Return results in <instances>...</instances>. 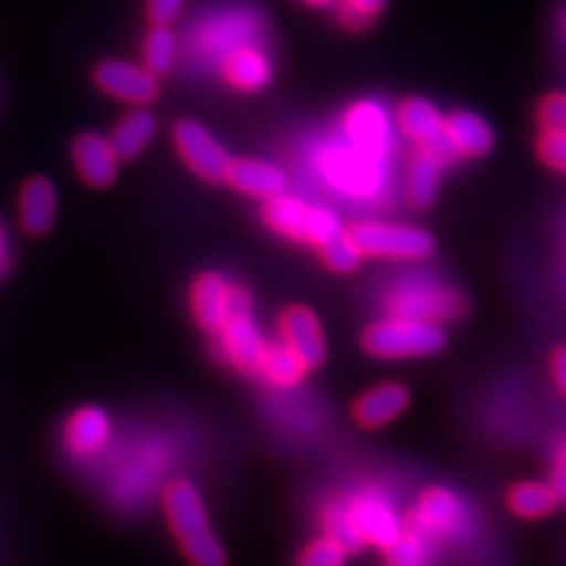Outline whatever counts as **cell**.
Returning <instances> with one entry per match:
<instances>
[{
  "instance_id": "24",
  "label": "cell",
  "mask_w": 566,
  "mask_h": 566,
  "mask_svg": "<svg viewBox=\"0 0 566 566\" xmlns=\"http://www.w3.org/2000/svg\"><path fill=\"white\" fill-rule=\"evenodd\" d=\"M156 130H158L156 116L147 112L145 106H135L130 114H126L116 123L109 135V142L120 161H133V158H137L149 147Z\"/></svg>"
},
{
  "instance_id": "35",
  "label": "cell",
  "mask_w": 566,
  "mask_h": 566,
  "mask_svg": "<svg viewBox=\"0 0 566 566\" xmlns=\"http://www.w3.org/2000/svg\"><path fill=\"white\" fill-rule=\"evenodd\" d=\"M551 486L555 489L557 499L562 505H566V437L559 441L555 455H553V465H551Z\"/></svg>"
},
{
  "instance_id": "12",
  "label": "cell",
  "mask_w": 566,
  "mask_h": 566,
  "mask_svg": "<svg viewBox=\"0 0 566 566\" xmlns=\"http://www.w3.org/2000/svg\"><path fill=\"white\" fill-rule=\"evenodd\" d=\"M216 335L218 352L229 366H234L243 376H262L270 345L264 343V335L251 314L237 312Z\"/></svg>"
},
{
  "instance_id": "4",
  "label": "cell",
  "mask_w": 566,
  "mask_h": 566,
  "mask_svg": "<svg viewBox=\"0 0 566 566\" xmlns=\"http://www.w3.org/2000/svg\"><path fill=\"white\" fill-rule=\"evenodd\" d=\"M262 220L270 224L272 232L316 248L345 234L343 222L333 210L310 206L295 197H286V193L268 201L262 210Z\"/></svg>"
},
{
  "instance_id": "31",
  "label": "cell",
  "mask_w": 566,
  "mask_h": 566,
  "mask_svg": "<svg viewBox=\"0 0 566 566\" xmlns=\"http://www.w3.org/2000/svg\"><path fill=\"white\" fill-rule=\"evenodd\" d=\"M385 6L387 0H338V14L347 29L361 31L376 20Z\"/></svg>"
},
{
  "instance_id": "26",
  "label": "cell",
  "mask_w": 566,
  "mask_h": 566,
  "mask_svg": "<svg viewBox=\"0 0 566 566\" xmlns=\"http://www.w3.org/2000/svg\"><path fill=\"white\" fill-rule=\"evenodd\" d=\"M175 55L177 41L170 27L151 24V29L145 35V43H142V64H145L156 78H161L172 71Z\"/></svg>"
},
{
  "instance_id": "14",
  "label": "cell",
  "mask_w": 566,
  "mask_h": 566,
  "mask_svg": "<svg viewBox=\"0 0 566 566\" xmlns=\"http://www.w3.org/2000/svg\"><path fill=\"white\" fill-rule=\"evenodd\" d=\"M57 187L48 175H29L17 193V218L27 237H45L57 220Z\"/></svg>"
},
{
  "instance_id": "20",
  "label": "cell",
  "mask_w": 566,
  "mask_h": 566,
  "mask_svg": "<svg viewBox=\"0 0 566 566\" xmlns=\"http://www.w3.org/2000/svg\"><path fill=\"white\" fill-rule=\"evenodd\" d=\"M224 182L248 197L270 201L286 193L289 177L276 164L260 161V158H237L229 166Z\"/></svg>"
},
{
  "instance_id": "19",
  "label": "cell",
  "mask_w": 566,
  "mask_h": 566,
  "mask_svg": "<svg viewBox=\"0 0 566 566\" xmlns=\"http://www.w3.org/2000/svg\"><path fill=\"white\" fill-rule=\"evenodd\" d=\"M220 69L224 81L241 93L264 91L274 76L272 60L255 43H245L224 52L220 57Z\"/></svg>"
},
{
  "instance_id": "11",
  "label": "cell",
  "mask_w": 566,
  "mask_h": 566,
  "mask_svg": "<svg viewBox=\"0 0 566 566\" xmlns=\"http://www.w3.org/2000/svg\"><path fill=\"white\" fill-rule=\"evenodd\" d=\"M392 316L418 318V322L439 324L444 318H455L465 312V297L453 289L437 286L428 281H413L401 286L389 300Z\"/></svg>"
},
{
  "instance_id": "3",
  "label": "cell",
  "mask_w": 566,
  "mask_h": 566,
  "mask_svg": "<svg viewBox=\"0 0 566 566\" xmlns=\"http://www.w3.org/2000/svg\"><path fill=\"white\" fill-rule=\"evenodd\" d=\"M364 349L376 359H418L447 347V333L439 324L418 322V318L389 316L370 324L361 335Z\"/></svg>"
},
{
  "instance_id": "2",
  "label": "cell",
  "mask_w": 566,
  "mask_h": 566,
  "mask_svg": "<svg viewBox=\"0 0 566 566\" xmlns=\"http://www.w3.org/2000/svg\"><path fill=\"white\" fill-rule=\"evenodd\" d=\"M164 515L189 566H227V553L210 526L199 489L189 480H172L161 495Z\"/></svg>"
},
{
  "instance_id": "29",
  "label": "cell",
  "mask_w": 566,
  "mask_h": 566,
  "mask_svg": "<svg viewBox=\"0 0 566 566\" xmlns=\"http://www.w3.org/2000/svg\"><path fill=\"white\" fill-rule=\"evenodd\" d=\"M349 555V547L343 541L322 534L305 543L295 557V566H345Z\"/></svg>"
},
{
  "instance_id": "39",
  "label": "cell",
  "mask_w": 566,
  "mask_h": 566,
  "mask_svg": "<svg viewBox=\"0 0 566 566\" xmlns=\"http://www.w3.org/2000/svg\"><path fill=\"white\" fill-rule=\"evenodd\" d=\"M564 20H566V17H564ZM564 29H566V22H564Z\"/></svg>"
},
{
  "instance_id": "16",
  "label": "cell",
  "mask_w": 566,
  "mask_h": 566,
  "mask_svg": "<svg viewBox=\"0 0 566 566\" xmlns=\"http://www.w3.org/2000/svg\"><path fill=\"white\" fill-rule=\"evenodd\" d=\"M343 130L352 147L385 161L389 145H392V128H389V118L380 104L370 99L352 104L343 118Z\"/></svg>"
},
{
  "instance_id": "33",
  "label": "cell",
  "mask_w": 566,
  "mask_h": 566,
  "mask_svg": "<svg viewBox=\"0 0 566 566\" xmlns=\"http://www.w3.org/2000/svg\"><path fill=\"white\" fill-rule=\"evenodd\" d=\"M543 130H566V93H551L538 106Z\"/></svg>"
},
{
  "instance_id": "10",
  "label": "cell",
  "mask_w": 566,
  "mask_h": 566,
  "mask_svg": "<svg viewBox=\"0 0 566 566\" xmlns=\"http://www.w3.org/2000/svg\"><path fill=\"white\" fill-rule=\"evenodd\" d=\"M93 81L106 97L130 106H147L161 95L158 78L145 64H133L118 57L97 62L93 69Z\"/></svg>"
},
{
  "instance_id": "27",
  "label": "cell",
  "mask_w": 566,
  "mask_h": 566,
  "mask_svg": "<svg viewBox=\"0 0 566 566\" xmlns=\"http://www.w3.org/2000/svg\"><path fill=\"white\" fill-rule=\"evenodd\" d=\"M307 374L310 368L295 357V352H291L283 343L270 345L268 359H264L262 366V378H268L276 387H295L305 380Z\"/></svg>"
},
{
  "instance_id": "6",
  "label": "cell",
  "mask_w": 566,
  "mask_h": 566,
  "mask_svg": "<svg viewBox=\"0 0 566 566\" xmlns=\"http://www.w3.org/2000/svg\"><path fill=\"white\" fill-rule=\"evenodd\" d=\"M403 524L416 528L428 541H453L468 531V510L451 489H424Z\"/></svg>"
},
{
  "instance_id": "1",
  "label": "cell",
  "mask_w": 566,
  "mask_h": 566,
  "mask_svg": "<svg viewBox=\"0 0 566 566\" xmlns=\"http://www.w3.org/2000/svg\"><path fill=\"white\" fill-rule=\"evenodd\" d=\"M318 520L324 524V534L343 541L349 553L364 547H378L385 553L403 531V520L397 517L395 507L376 486H364L345 501L326 505Z\"/></svg>"
},
{
  "instance_id": "17",
  "label": "cell",
  "mask_w": 566,
  "mask_h": 566,
  "mask_svg": "<svg viewBox=\"0 0 566 566\" xmlns=\"http://www.w3.org/2000/svg\"><path fill=\"white\" fill-rule=\"evenodd\" d=\"M114 434V422L99 406H81L64 422V447L66 451L87 460L99 455L106 447H109Z\"/></svg>"
},
{
  "instance_id": "9",
  "label": "cell",
  "mask_w": 566,
  "mask_h": 566,
  "mask_svg": "<svg viewBox=\"0 0 566 566\" xmlns=\"http://www.w3.org/2000/svg\"><path fill=\"white\" fill-rule=\"evenodd\" d=\"M380 158L352 147L349 142L322 154V170L326 180L352 197H374L382 185Z\"/></svg>"
},
{
  "instance_id": "37",
  "label": "cell",
  "mask_w": 566,
  "mask_h": 566,
  "mask_svg": "<svg viewBox=\"0 0 566 566\" xmlns=\"http://www.w3.org/2000/svg\"><path fill=\"white\" fill-rule=\"evenodd\" d=\"M8 255V232H6V224L0 222V264L6 262Z\"/></svg>"
},
{
  "instance_id": "30",
  "label": "cell",
  "mask_w": 566,
  "mask_h": 566,
  "mask_svg": "<svg viewBox=\"0 0 566 566\" xmlns=\"http://www.w3.org/2000/svg\"><path fill=\"white\" fill-rule=\"evenodd\" d=\"M322 251V260L326 268L335 274H349L354 270H359V264L364 260V253L359 251V245L354 243V239L345 232L338 239H333L331 243L318 248Z\"/></svg>"
},
{
  "instance_id": "7",
  "label": "cell",
  "mask_w": 566,
  "mask_h": 566,
  "mask_svg": "<svg viewBox=\"0 0 566 566\" xmlns=\"http://www.w3.org/2000/svg\"><path fill=\"white\" fill-rule=\"evenodd\" d=\"M172 142L182 164L203 182L218 185L227 180L232 158L203 123L197 118H180L172 128Z\"/></svg>"
},
{
  "instance_id": "38",
  "label": "cell",
  "mask_w": 566,
  "mask_h": 566,
  "mask_svg": "<svg viewBox=\"0 0 566 566\" xmlns=\"http://www.w3.org/2000/svg\"><path fill=\"white\" fill-rule=\"evenodd\" d=\"M307 6H314V8H326V6H333L335 0H305Z\"/></svg>"
},
{
  "instance_id": "21",
  "label": "cell",
  "mask_w": 566,
  "mask_h": 566,
  "mask_svg": "<svg viewBox=\"0 0 566 566\" xmlns=\"http://www.w3.org/2000/svg\"><path fill=\"white\" fill-rule=\"evenodd\" d=\"M444 123L447 116L424 97L403 99L397 109L399 130L418 147H447Z\"/></svg>"
},
{
  "instance_id": "28",
  "label": "cell",
  "mask_w": 566,
  "mask_h": 566,
  "mask_svg": "<svg viewBox=\"0 0 566 566\" xmlns=\"http://www.w3.org/2000/svg\"><path fill=\"white\" fill-rule=\"evenodd\" d=\"M387 566H430L432 562V541L418 534L416 528L406 526L401 536L382 553Z\"/></svg>"
},
{
  "instance_id": "5",
  "label": "cell",
  "mask_w": 566,
  "mask_h": 566,
  "mask_svg": "<svg viewBox=\"0 0 566 566\" xmlns=\"http://www.w3.org/2000/svg\"><path fill=\"white\" fill-rule=\"evenodd\" d=\"M347 234L359 245L364 258L418 262L430 258L434 251V239L430 237V232L411 224L366 220L352 224Z\"/></svg>"
},
{
  "instance_id": "25",
  "label": "cell",
  "mask_w": 566,
  "mask_h": 566,
  "mask_svg": "<svg viewBox=\"0 0 566 566\" xmlns=\"http://www.w3.org/2000/svg\"><path fill=\"white\" fill-rule=\"evenodd\" d=\"M505 503L512 515L526 522L551 517L553 512L562 505L551 482H536V480L512 484L505 495Z\"/></svg>"
},
{
  "instance_id": "32",
  "label": "cell",
  "mask_w": 566,
  "mask_h": 566,
  "mask_svg": "<svg viewBox=\"0 0 566 566\" xmlns=\"http://www.w3.org/2000/svg\"><path fill=\"white\" fill-rule=\"evenodd\" d=\"M536 151L547 168L566 175V130H543Z\"/></svg>"
},
{
  "instance_id": "36",
  "label": "cell",
  "mask_w": 566,
  "mask_h": 566,
  "mask_svg": "<svg viewBox=\"0 0 566 566\" xmlns=\"http://www.w3.org/2000/svg\"><path fill=\"white\" fill-rule=\"evenodd\" d=\"M551 370H553V380L559 392L566 397V345H559L553 357H551Z\"/></svg>"
},
{
  "instance_id": "13",
  "label": "cell",
  "mask_w": 566,
  "mask_h": 566,
  "mask_svg": "<svg viewBox=\"0 0 566 566\" xmlns=\"http://www.w3.org/2000/svg\"><path fill=\"white\" fill-rule=\"evenodd\" d=\"M71 164H74L81 182L91 189H109L118 180L120 158L109 137L99 133L83 130L71 139Z\"/></svg>"
},
{
  "instance_id": "18",
  "label": "cell",
  "mask_w": 566,
  "mask_h": 566,
  "mask_svg": "<svg viewBox=\"0 0 566 566\" xmlns=\"http://www.w3.org/2000/svg\"><path fill=\"white\" fill-rule=\"evenodd\" d=\"M411 403V392L401 382H382L366 389L352 403V420L361 430H380L395 422Z\"/></svg>"
},
{
  "instance_id": "22",
  "label": "cell",
  "mask_w": 566,
  "mask_h": 566,
  "mask_svg": "<svg viewBox=\"0 0 566 566\" xmlns=\"http://www.w3.org/2000/svg\"><path fill=\"white\" fill-rule=\"evenodd\" d=\"M444 142L458 156L482 158L493 149V130L480 114L455 112L447 116Z\"/></svg>"
},
{
  "instance_id": "34",
  "label": "cell",
  "mask_w": 566,
  "mask_h": 566,
  "mask_svg": "<svg viewBox=\"0 0 566 566\" xmlns=\"http://www.w3.org/2000/svg\"><path fill=\"white\" fill-rule=\"evenodd\" d=\"M185 3L187 0H147L149 22L158 27H170L185 10Z\"/></svg>"
},
{
  "instance_id": "15",
  "label": "cell",
  "mask_w": 566,
  "mask_h": 566,
  "mask_svg": "<svg viewBox=\"0 0 566 566\" xmlns=\"http://www.w3.org/2000/svg\"><path fill=\"white\" fill-rule=\"evenodd\" d=\"M281 343L286 345L295 357L310 370L318 368L326 359V340L318 316L305 305H291L283 310L279 318Z\"/></svg>"
},
{
  "instance_id": "23",
  "label": "cell",
  "mask_w": 566,
  "mask_h": 566,
  "mask_svg": "<svg viewBox=\"0 0 566 566\" xmlns=\"http://www.w3.org/2000/svg\"><path fill=\"white\" fill-rule=\"evenodd\" d=\"M449 151V147H420V151L413 156L406 193H409V201L416 208H430L434 203Z\"/></svg>"
},
{
  "instance_id": "8",
  "label": "cell",
  "mask_w": 566,
  "mask_h": 566,
  "mask_svg": "<svg viewBox=\"0 0 566 566\" xmlns=\"http://www.w3.org/2000/svg\"><path fill=\"white\" fill-rule=\"evenodd\" d=\"M189 305L203 331L218 333L237 312H248L251 297L243 289L232 286L222 274L203 272L191 283Z\"/></svg>"
}]
</instances>
